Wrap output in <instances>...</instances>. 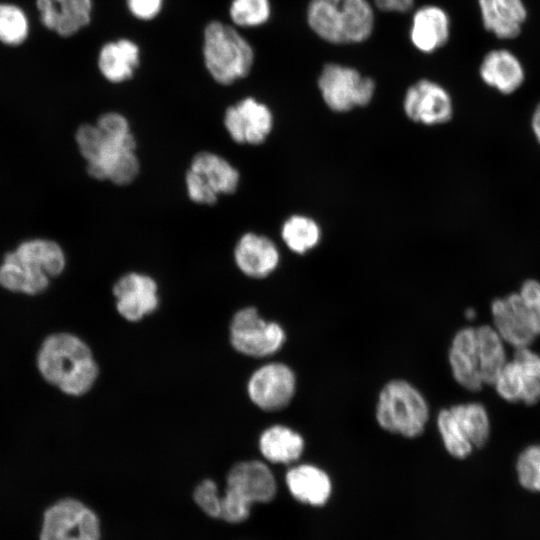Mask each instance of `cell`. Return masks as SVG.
I'll use <instances>...</instances> for the list:
<instances>
[{
    "instance_id": "cell-1",
    "label": "cell",
    "mask_w": 540,
    "mask_h": 540,
    "mask_svg": "<svg viewBox=\"0 0 540 540\" xmlns=\"http://www.w3.org/2000/svg\"><path fill=\"white\" fill-rule=\"evenodd\" d=\"M75 140L91 178L125 186L138 177L137 142L129 120L122 113L104 112L94 124L80 125Z\"/></svg>"
},
{
    "instance_id": "cell-2",
    "label": "cell",
    "mask_w": 540,
    "mask_h": 540,
    "mask_svg": "<svg viewBox=\"0 0 540 540\" xmlns=\"http://www.w3.org/2000/svg\"><path fill=\"white\" fill-rule=\"evenodd\" d=\"M43 378L62 392L80 396L96 382L99 368L89 346L69 333L48 336L37 356Z\"/></svg>"
},
{
    "instance_id": "cell-3",
    "label": "cell",
    "mask_w": 540,
    "mask_h": 540,
    "mask_svg": "<svg viewBox=\"0 0 540 540\" xmlns=\"http://www.w3.org/2000/svg\"><path fill=\"white\" fill-rule=\"evenodd\" d=\"M202 57L211 78L229 86L245 78L254 64V50L234 25L211 20L203 30Z\"/></svg>"
},
{
    "instance_id": "cell-4",
    "label": "cell",
    "mask_w": 540,
    "mask_h": 540,
    "mask_svg": "<svg viewBox=\"0 0 540 540\" xmlns=\"http://www.w3.org/2000/svg\"><path fill=\"white\" fill-rule=\"evenodd\" d=\"M375 417L387 432L406 438L420 436L429 418V407L422 393L403 379L387 382L381 389Z\"/></svg>"
},
{
    "instance_id": "cell-5",
    "label": "cell",
    "mask_w": 540,
    "mask_h": 540,
    "mask_svg": "<svg viewBox=\"0 0 540 540\" xmlns=\"http://www.w3.org/2000/svg\"><path fill=\"white\" fill-rule=\"evenodd\" d=\"M277 494V482L270 468L258 460L236 463L228 472L221 495L222 513L231 518L249 516L256 503H268Z\"/></svg>"
},
{
    "instance_id": "cell-6",
    "label": "cell",
    "mask_w": 540,
    "mask_h": 540,
    "mask_svg": "<svg viewBox=\"0 0 540 540\" xmlns=\"http://www.w3.org/2000/svg\"><path fill=\"white\" fill-rule=\"evenodd\" d=\"M318 87L325 104L335 112H347L370 103L375 92L372 78L353 67L328 63L319 77Z\"/></svg>"
},
{
    "instance_id": "cell-7",
    "label": "cell",
    "mask_w": 540,
    "mask_h": 540,
    "mask_svg": "<svg viewBox=\"0 0 540 540\" xmlns=\"http://www.w3.org/2000/svg\"><path fill=\"white\" fill-rule=\"evenodd\" d=\"M100 522L84 503L64 498L43 514L39 540H100Z\"/></svg>"
},
{
    "instance_id": "cell-8",
    "label": "cell",
    "mask_w": 540,
    "mask_h": 540,
    "mask_svg": "<svg viewBox=\"0 0 540 540\" xmlns=\"http://www.w3.org/2000/svg\"><path fill=\"white\" fill-rule=\"evenodd\" d=\"M286 334L280 324L263 319L254 307L238 310L230 323V342L241 354L266 357L279 351Z\"/></svg>"
},
{
    "instance_id": "cell-9",
    "label": "cell",
    "mask_w": 540,
    "mask_h": 540,
    "mask_svg": "<svg viewBox=\"0 0 540 540\" xmlns=\"http://www.w3.org/2000/svg\"><path fill=\"white\" fill-rule=\"evenodd\" d=\"M295 391L296 377L293 370L279 362L259 367L247 383L250 400L265 411L285 408L293 399Z\"/></svg>"
},
{
    "instance_id": "cell-10",
    "label": "cell",
    "mask_w": 540,
    "mask_h": 540,
    "mask_svg": "<svg viewBox=\"0 0 540 540\" xmlns=\"http://www.w3.org/2000/svg\"><path fill=\"white\" fill-rule=\"evenodd\" d=\"M270 108L254 97H245L227 107L223 125L230 138L241 145L262 144L273 129Z\"/></svg>"
},
{
    "instance_id": "cell-11",
    "label": "cell",
    "mask_w": 540,
    "mask_h": 540,
    "mask_svg": "<svg viewBox=\"0 0 540 540\" xmlns=\"http://www.w3.org/2000/svg\"><path fill=\"white\" fill-rule=\"evenodd\" d=\"M491 314L493 327L515 349L530 347L539 336L532 313L519 292L494 299Z\"/></svg>"
},
{
    "instance_id": "cell-12",
    "label": "cell",
    "mask_w": 540,
    "mask_h": 540,
    "mask_svg": "<svg viewBox=\"0 0 540 540\" xmlns=\"http://www.w3.org/2000/svg\"><path fill=\"white\" fill-rule=\"evenodd\" d=\"M403 108L410 120L429 126L444 124L453 115L447 90L428 79H421L407 89Z\"/></svg>"
},
{
    "instance_id": "cell-13",
    "label": "cell",
    "mask_w": 540,
    "mask_h": 540,
    "mask_svg": "<svg viewBox=\"0 0 540 540\" xmlns=\"http://www.w3.org/2000/svg\"><path fill=\"white\" fill-rule=\"evenodd\" d=\"M116 309L126 320L135 322L153 313L159 305L158 285L151 276L128 272L112 288Z\"/></svg>"
},
{
    "instance_id": "cell-14",
    "label": "cell",
    "mask_w": 540,
    "mask_h": 540,
    "mask_svg": "<svg viewBox=\"0 0 540 540\" xmlns=\"http://www.w3.org/2000/svg\"><path fill=\"white\" fill-rule=\"evenodd\" d=\"M42 24L62 37H70L92 20L93 0H36Z\"/></svg>"
},
{
    "instance_id": "cell-15",
    "label": "cell",
    "mask_w": 540,
    "mask_h": 540,
    "mask_svg": "<svg viewBox=\"0 0 540 540\" xmlns=\"http://www.w3.org/2000/svg\"><path fill=\"white\" fill-rule=\"evenodd\" d=\"M237 268L246 276L262 279L278 266L280 254L275 243L266 236L253 232L243 234L234 247Z\"/></svg>"
},
{
    "instance_id": "cell-16",
    "label": "cell",
    "mask_w": 540,
    "mask_h": 540,
    "mask_svg": "<svg viewBox=\"0 0 540 540\" xmlns=\"http://www.w3.org/2000/svg\"><path fill=\"white\" fill-rule=\"evenodd\" d=\"M290 495L300 504L319 508L331 499L333 484L328 473L308 463L292 466L285 475Z\"/></svg>"
},
{
    "instance_id": "cell-17",
    "label": "cell",
    "mask_w": 540,
    "mask_h": 540,
    "mask_svg": "<svg viewBox=\"0 0 540 540\" xmlns=\"http://www.w3.org/2000/svg\"><path fill=\"white\" fill-rule=\"evenodd\" d=\"M140 63V46L126 37L107 41L100 47L97 55V68L101 76L112 84L131 80Z\"/></svg>"
},
{
    "instance_id": "cell-18",
    "label": "cell",
    "mask_w": 540,
    "mask_h": 540,
    "mask_svg": "<svg viewBox=\"0 0 540 540\" xmlns=\"http://www.w3.org/2000/svg\"><path fill=\"white\" fill-rule=\"evenodd\" d=\"M452 375L456 382L471 392L484 385L477 356L476 328L464 327L454 335L448 354Z\"/></svg>"
},
{
    "instance_id": "cell-19",
    "label": "cell",
    "mask_w": 540,
    "mask_h": 540,
    "mask_svg": "<svg viewBox=\"0 0 540 540\" xmlns=\"http://www.w3.org/2000/svg\"><path fill=\"white\" fill-rule=\"evenodd\" d=\"M449 33V17L442 8L427 5L414 13L409 34L419 51L426 54L435 52L447 42Z\"/></svg>"
},
{
    "instance_id": "cell-20",
    "label": "cell",
    "mask_w": 540,
    "mask_h": 540,
    "mask_svg": "<svg viewBox=\"0 0 540 540\" xmlns=\"http://www.w3.org/2000/svg\"><path fill=\"white\" fill-rule=\"evenodd\" d=\"M188 169L218 196L233 194L239 186L240 173L237 168L215 152H197Z\"/></svg>"
},
{
    "instance_id": "cell-21",
    "label": "cell",
    "mask_w": 540,
    "mask_h": 540,
    "mask_svg": "<svg viewBox=\"0 0 540 540\" xmlns=\"http://www.w3.org/2000/svg\"><path fill=\"white\" fill-rule=\"evenodd\" d=\"M484 27L498 38L516 37L526 18L522 0H479Z\"/></svg>"
},
{
    "instance_id": "cell-22",
    "label": "cell",
    "mask_w": 540,
    "mask_h": 540,
    "mask_svg": "<svg viewBox=\"0 0 540 540\" xmlns=\"http://www.w3.org/2000/svg\"><path fill=\"white\" fill-rule=\"evenodd\" d=\"M49 279L42 267L17 258L13 252L5 255L0 266V285L13 292L41 293L48 287Z\"/></svg>"
},
{
    "instance_id": "cell-23",
    "label": "cell",
    "mask_w": 540,
    "mask_h": 540,
    "mask_svg": "<svg viewBox=\"0 0 540 540\" xmlns=\"http://www.w3.org/2000/svg\"><path fill=\"white\" fill-rule=\"evenodd\" d=\"M482 80L503 94L516 91L524 81V70L519 60L509 51L489 52L480 67Z\"/></svg>"
},
{
    "instance_id": "cell-24",
    "label": "cell",
    "mask_w": 540,
    "mask_h": 540,
    "mask_svg": "<svg viewBox=\"0 0 540 540\" xmlns=\"http://www.w3.org/2000/svg\"><path fill=\"white\" fill-rule=\"evenodd\" d=\"M303 437L290 427L273 425L265 429L259 438L262 456L274 464L296 462L304 451Z\"/></svg>"
},
{
    "instance_id": "cell-25",
    "label": "cell",
    "mask_w": 540,
    "mask_h": 540,
    "mask_svg": "<svg viewBox=\"0 0 540 540\" xmlns=\"http://www.w3.org/2000/svg\"><path fill=\"white\" fill-rule=\"evenodd\" d=\"M479 371L484 384L493 385L508 362L504 340L493 326L476 328Z\"/></svg>"
},
{
    "instance_id": "cell-26",
    "label": "cell",
    "mask_w": 540,
    "mask_h": 540,
    "mask_svg": "<svg viewBox=\"0 0 540 540\" xmlns=\"http://www.w3.org/2000/svg\"><path fill=\"white\" fill-rule=\"evenodd\" d=\"M343 0H311L307 21L313 32L332 44H344Z\"/></svg>"
},
{
    "instance_id": "cell-27",
    "label": "cell",
    "mask_w": 540,
    "mask_h": 540,
    "mask_svg": "<svg viewBox=\"0 0 540 540\" xmlns=\"http://www.w3.org/2000/svg\"><path fill=\"white\" fill-rule=\"evenodd\" d=\"M13 253L19 259L36 263L50 277L60 275L66 265L63 249L52 240L34 239L25 241Z\"/></svg>"
},
{
    "instance_id": "cell-28",
    "label": "cell",
    "mask_w": 540,
    "mask_h": 540,
    "mask_svg": "<svg viewBox=\"0 0 540 540\" xmlns=\"http://www.w3.org/2000/svg\"><path fill=\"white\" fill-rule=\"evenodd\" d=\"M449 409L474 448L483 447L490 435L486 408L481 403L469 402L453 405Z\"/></svg>"
},
{
    "instance_id": "cell-29",
    "label": "cell",
    "mask_w": 540,
    "mask_h": 540,
    "mask_svg": "<svg viewBox=\"0 0 540 540\" xmlns=\"http://www.w3.org/2000/svg\"><path fill=\"white\" fill-rule=\"evenodd\" d=\"M344 44L367 40L374 27V12L368 0H343Z\"/></svg>"
},
{
    "instance_id": "cell-30",
    "label": "cell",
    "mask_w": 540,
    "mask_h": 540,
    "mask_svg": "<svg viewBox=\"0 0 540 540\" xmlns=\"http://www.w3.org/2000/svg\"><path fill=\"white\" fill-rule=\"evenodd\" d=\"M281 236L291 251L304 254L318 244L321 230L313 219L303 215H294L282 225Z\"/></svg>"
},
{
    "instance_id": "cell-31",
    "label": "cell",
    "mask_w": 540,
    "mask_h": 540,
    "mask_svg": "<svg viewBox=\"0 0 540 540\" xmlns=\"http://www.w3.org/2000/svg\"><path fill=\"white\" fill-rule=\"evenodd\" d=\"M513 360L519 365L523 376L521 402L534 405L540 401V355L524 347L515 349Z\"/></svg>"
},
{
    "instance_id": "cell-32",
    "label": "cell",
    "mask_w": 540,
    "mask_h": 540,
    "mask_svg": "<svg viewBox=\"0 0 540 540\" xmlns=\"http://www.w3.org/2000/svg\"><path fill=\"white\" fill-rule=\"evenodd\" d=\"M437 427L445 449L451 456L464 459L472 453L474 446L460 428L449 408L439 412Z\"/></svg>"
},
{
    "instance_id": "cell-33",
    "label": "cell",
    "mask_w": 540,
    "mask_h": 540,
    "mask_svg": "<svg viewBox=\"0 0 540 540\" xmlns=\"http://www.w3.org/2000/svg\"><path fill=\"white\" fill-rule=\"evenodd\" d=\"M228 12L235 27H259L268 22L271 3L270 0H231Z\"/></svg>"
},
{
    "instance_id": "cell-34",
    "label": "cell",
    "mask_w": 540,
    "mask_h": 540,
    "mask_svg": "<svg viewBox=\"0 0 540 540\" xmlns=\"http://www.w3.org/2000/svg\"><path fill=\"white\" fill-rule=\"evenodd\" d=\"M28 20L24 12L11 4H0V41L19 45L28 35Z\"/></svg>"
},
{
    "instance_id": "cell-35",
    "label": "cell",
    "mask_w": 540,
    "mask_h": 540,
    "mask_svg": "<svg viewBox=\"0 0 540 540\" xmlns=\"http://www.w3.org/2000/svg\"><path fill=\"white\" fill-rule=\"evenodd\" d=\"M516 473L524 489L540 492V444L530 445L518 455Z\"/></svg>"
},
{
    "instance_id": "cell-36",
    "label": "cell",
    "mask_w": 540,
    "mask_h": 540,
    "mask_svg": "<svg viewBox=\"0 0 540 540\" xmlns=\"http://www.w3.org/2000/svg\"><path fill=\"white\" fill-rule=\"evenodd\" d=\"M493 385L502 399L513 403L521 402L524 383L519 365L513 359L508 361Z\"/></svg>"
},
{
    "instance_id": "cell-37",
    "label": "cell",
    "mask_w": 540,
    "mask_h": 540,
    "mask_svg": "<svg viewBox=\"0 0 540 540\" xmlns=\"http://www.w3.org/2000/svg\"><path fill=\"white\" fill-rule=\"evenodd\" d=\"M193 498L200 509L208 516L220 518V498L216 483L211 479L203 480L194 490Z\"/></svg>"
},
{
    "instance_id": "cell-38",
    "label": "cell",
    "mask_w": 540,
    "mask_h": 540,
    "mask_svg": "<svg viewBox=\"0 0 540 540\" xmlns=\"http://www.w3.org/2000/svg\"><path fill=\"white\" fill-rule=\"evenodd\" d=\"M184 181L187 196L192 202L206 206H212L217 203L219 196L207 187L191 170H187Z\"/></svg>"
},
{
    "instance_id": "cell-39",
    "label": "cell",
    "mask_w": 540,
    "mask_h": 540,
    "mask_svg": "<svg viewBox=\"0 0 540 540\" xmlns=\"http://www.w3.org/2000/svg\"><path fill=\"white\" fill-rule=\"evenodd\" d=\"M518 292L531 311L536 330L540 335V282L536 279H527Z\"/></svg>"
},
{
    "instance_id": "cell-40",
    "label": "cell",
    "mask_w": 540,
    "mask_h": 540,
    "mask_svg": "<svg viewBox=\"0 0 540 540\" xmlns=\"http://www.w3.org/2000/svg\"><path fill=\"white\" fill-rule=\"evenodd\" d=\"M130 14L140 21H151L162 11L164 0H125Z\"/></svg>"
},
{
    "instance_id": "cell-41",
    "label": "cell",
    "mask_w": 540,
    "mask_h": 540,
    "mask_svg": "<svg viewBox=\"0 0 540 540\" xmlns=\"http://www.w3.org/2000/svg\"><path fill=\"white\" fill-rule=\"evenodd\" d=\"M374 3L383 11L404 13L413 7L414 0H374Z\"/></svg>"
},
{
    "instance_id": "cell-42",
    "label": "cell",
    "mask_w": 540,
    "mask_h": 540,
    "mask_svg": "<svg viewBox=\"0 0 540 540\" xmlns=\"http://www.w3.org/2000/svg\"><path fill=\"white\" fill-rule=\"evenodd\" d=\"M532 132L540 144V103L536 106L531 118Z\"/></svg>"
},
{
    "instance_id": "cell-43",
    "label": "cell",
    "mask_w": 540,
    "mask_h": 540,
    "mask_svg": "<svg viewBox=\"0 0 540 540\" xmlns=\"http://www.w3.org/2000/svg\"><path fill=\"white\" fill-rule=\"evenodd\" d=\"M465 314H466V317H467L468 319H472V318H474L475 315H476V313H475V311H474L473 309H468V310L465 312Z\"/></svg>"
}]
</instances>
